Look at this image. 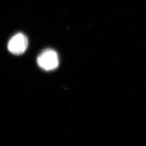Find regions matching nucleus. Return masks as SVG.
Returning <instances> with one entry per match:
<instances>
[{
    "mask_svg": "<svg viewBox=\"0 0 146 146\" xmlns=\"http://www.w3.org/2000/svg\"><path fill=\"white\" fill-rule=\"evenodd\" d=\"M38 65L46 70H51L56 69L59 65V57L55 51L46 49L43 51L37 57Z\"/></svg>",
    "mask_w": 146,
    "mask_h": 146,
    "instance_id": "1",
    "label": "nucleus"
},
{
    "mask_svg": "<svg viewBox=\"0 0 146 146\" xmlns=\"http://www.w3.org/2000/svg\"><path fill=\"white\" fill-rule=\"evenodd\" d=\"M28 38L22 33L15 35L10 39L8 44L9 51L15 55H20L25 52L28 47Z\"/></svg>",
    "mask_w": 146,
    "mask_h": 146,
    "instance_id": "2",
    "label": "nucleus"
}]
</instances>
